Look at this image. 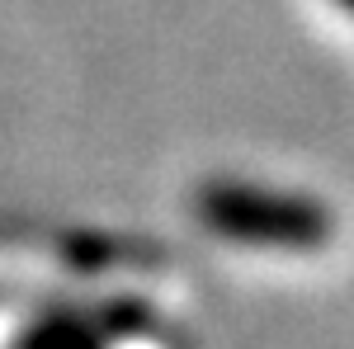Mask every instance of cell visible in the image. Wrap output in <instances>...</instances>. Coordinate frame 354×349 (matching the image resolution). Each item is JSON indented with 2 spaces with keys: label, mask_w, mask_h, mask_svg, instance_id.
<instances>
[{
  "label": "cell",
  "mask_w": 354,
  "mask_h": 349,
  "mask_svg": "<svg viewBox=\"0 0 354 349\" xmlns=\"http://www.w3.org/2000/svg\"><path fill=\"white\" fill-rule=\"evenodd\" d=\"M335 5H345V10H350V15H354V0H335Z\"/></svg>",
  "instance_id": "cell-2"
},
{
  "label": "cell",
  "mask_w": 354,
  "mask_h": 349,
  "mask_svg": "<svg viewBox=\"0 0 354 349\" xmlns=\"http://www.w3.org/2000/svg\"><path fill=\"white\" fill-rule=\"evenodd\" d=\"M194 208L208 232L241 245H283V250H317L330 241V213L302 194H270L232 180H213L198 189Z\"/></svg>",
  "instance_id": "cell-1"
}]
</instances>
